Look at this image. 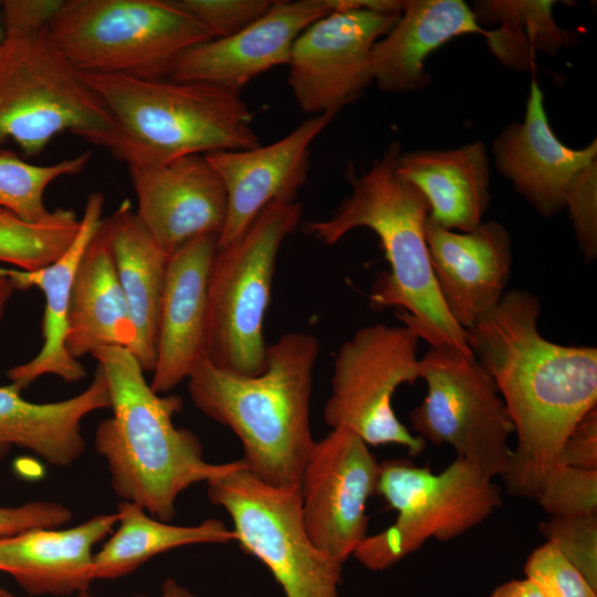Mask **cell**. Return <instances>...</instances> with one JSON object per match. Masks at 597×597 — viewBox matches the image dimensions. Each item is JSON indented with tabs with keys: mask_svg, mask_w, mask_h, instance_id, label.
Instances as JSON below:
<instances>
[{
	"mask_svg": "<svg viewBox=\"0 0 597 597\" xmlns=\"http://www.w3.org/2000/svg\"><path fill=\"white\" fill-rule=\"evenodd\" d=\"M540 315L534 294L512 290L465 329L467 344L492 377L517 437L502 478L510 493L532 499L562 467L567 438L597 402V348L544 338Z\"/></svg>",
	"mask_w": 597,
	"mask_h": 597,
	"instance_id": "obj_1",
	"label": "cell"
},
{
	"mask_svg": "<svg viewBox=\"0 0 597 597\" xmlns=\"http://www.w3.org/2000/svg\"><path fill=\"white\" fill-rule=\"evenodd\" d=\"M400 153L395 142L359 176L348 171L349 195L327 219L305 222L304 231L326 245L357 228L374 231L390 270L375 281L370 307L401 308V322L431 347L473 355L465 329L453 321L439 294L425 235L429 207L418 188L398 175Z\"/></svg>",
	"mask_w": 597,
	"mask_h": 597,
	"instance_id": "obj_2",
	"label": "cell"
},
{
	"mask_svg": "<svg viewBox=\"0 0 597 597\" xmlns=\"http://www.w3.org/2000/svg\"><path fill=\"white\" fill-rule=\"evenodd\" d=\"M318 339L289 332L268 345L265 370L254 377L216 367L205 355L188 378L195 406L230 428L247 469L277 488H301L314 447L310 426Z\"/></svg>",
	"mask_w": 597,
	"mask_h": 597,
	"instance_id": "obj_3",
	"label": "cell"
},
{
	"mask_svg": "<svg viewBox=\"0 0 597 597\" xmlns=\"http://www.w3.org/2000/svg\"><path fill=\"white\" fill-rule=\"evenodd\" d=\"M91 355L106 377L113 410L97 426L94 441L118 496L168 522L182 491L240 463L241 459L219 464L205 460L199 438L174 425L182 399L156 394L127 348L104 347Z\"/></svg>",
	"mask_w": 597,
	"mask_h": 597,
	"instance_id": "obj_4",
	"label": "cell"
},
{
	"mask_svg": "<svg viewBox=\"0 0 597 597\" xmlns=\"http://www.w3.org/2000/svg\"><path fill=\"white\" fill-rule=\"evenodd\" d=\"M119 127L112 155L127 166L260 145L240 94L219 86L124 74L84 73Z\"/></svg>",
	"mask_w": 597,
	"mask_h": 597,
	"instance_id": "obj_5",
	"label": "cell"
},
{
	"mask_svg": "<svg viewBox=\"0 0 597 597\" xmlns=\"http://www.w3.org/2000/svg\"><path fill=\"white\" fill-rule=\"evenodd\" d=\"M64 132L111 154L119 139L112 113L49 29L6 34L0 46V149L12 140L27 156H36Z\"/></svg>",
	"mask_w": 597,
	"mask_h": 597,
	"instance_id": "obj_6",
	"label": "cell"
},
{
	"mask_svg": "<svg viewBox=\"0 0 597 597\" xmlns=\"http://www.w3.org/2000/svg\"><path fill=\"white\" fill-rule=\"evenodd\" d=\"M49 32L83 73L145 80L170 78L187 50L213 39L172 0H64Z\"/></svg>",
	"mask_w": 597,
	"mask_h": 597,
	"instance_id": "obj_7",
	"label": "cell"
},
{
	"mask_svg": "<svg viewBox=\"0 0 597 597\" xmlns=\"http://www.w3.org/2000/svg\"><path fill=\"white\" fill-rule=\"evenodd\" d=\"M302 205L271 203L244 232L217 248L208 279L206 356L216 367L254 377L266 367L263 334L276 258L300 224Z\"/></svg>",
	"mask_w": 597,
	"mask_h": 597,
	"instance_id": "obj_8",
	"label": "cell"
},
{
	"mask_svg": "<svg viewBox=\"0 0 597 597\" xmlns=\"http://www.w3.org/2000/svg\"><path fill=\"white\" fill-rule=\"evenodd\" d=\"M377 494L397 516L386 530L366 536L353 553L370 570L391 567L429 538L449 541L462 535L502 503L493 479L459 457L439 473L408 460L384 461Z\"/></svg>",
	"mask_w": 597,
	"mask_h": 597,
	"instance_id": "obj_9",
	"label": "cell"
},
{
	"mask_svg": "<svg viewBox=\"0 0 597 597\" xmlns=\"http://www.w3.org/2000/svg\"><path fill=\"white\" fill-rule=\"evenodd\" d=\"M207 484L209 500L230 515L235 541L269 568L285 597H339L343 564L310 540L301 488L270 485L242 459Z\"/></svg>",
	"mask_w": 597,
	"mask_h": 597,
	"instance_id": "obj_10",
	"label": "cell"
},
{
	"mask_svg": "<svg viewBox=\"0 0 597 597\" xmlns=\"http://www.w3.org/2000/svg\"><path fill=\"white\" fill-rule=\"evenodd\" d=\"M427 395L411 415L425 441L451 446L484 475L506 471L514 426L492 377L475 358L450 347H431L419 359Z\"/></svg>",
	"mask_w": 597,
	"mask_h": 597,
	"instance_id": "obj_11",
	"label": "cell"
},
{
	"mask_svg": "<svg viewBox=\"0 0 597 597\" xmlns=\"http://www.w3.org/2000/svg\"><path fill=\"white\" fill-rule=\"evenodd\" d=\"M419 336L407 325L383 323L358 329L338 349L324 420L371 446L398 444L418 455L426 441L399 421L391 398L404 383L419 379Z\"/></svg>",
	"mask_w": 597,
	"mask_h": 597,
	"instance_id": "obj_12",
	"label": "cell"
},
{
	"mask_svg": "<svg viewBox=\"0 0 597 597\" xmlns=\"http://www.w3.org/2000/svg\"><path fill=\"white\" fill-rule=\"evenodd\" d=\"M399 15L338 9L308 25L287 63V84L300 108L311 116L338 113L360 97L373 83V46Z\"/></svg>",
	"mask_w": 597,
	"mask_h": 597,
	"instance_id": "obj_13",
	"label": "cell"
},
{
	"mask_svg": "<svg viewBox=\"0 0 597 597\" xmlns=\"http://www.w3.org/2000/svg\"><path fill=\"white\" fill-rule=\"evenodd\" d=\"M379 463L347 429L315 441L302 482V516L312 543L344 564L367 536L366 503L377 494Z\"/></svg>",
	"mask_w": 597,
	"mask_h": 597,
	"instance_id": "obj_14",
	"label": "cell"
},
{
	"mask_svg": "<svg viewBox=\"0 0 597 597\" xmlns=\"http://www.w3.org/2000/svg\"><path fill=\"white\" fill-rule=\"evenodd\" d=\"M336 115H312L283 138L265 146L205 155L220 176L228 199L217 248L239 238L266 206L296 202L308 176L311 145Z\"/></svg>",
	"mask_w": 597,
	"mask_h": 597,
	"instance_id": "obj_15",
	"label": "cell"
},
{
	"mask_svg": "<svg viewBox=\"0 0 597 597\" xmlns=\"http://www.w3.org/2000/svg\"><path fill=\"white\" fill-rule=\"evenodd\" d=\"M128 169L138 203L136 214L168 254L199 235H220L227 218V191L205 155Z\"/></svg>",
	"mask_w": 597,
	"mask_h": 597,
	"instance_id": "obj_16",
	"label": "cell"
},
{
	"mask_svg": "<svg viewBox=\"0 0 597 597\" xmlns=\"http://www.w3.org/2000/svg\"><path fill=\"white\" fill-rule=\"evenodd\" d=\"M332 11L328 0L273 1L243 30L187 50L170 80L206 83L240 94L260 74L287 65L296 38Z\"/></svg>",
	"mask_w": 597,
	"mask_h": 597,
	"instance_id": "obj_17",
	"label": "cell"
},
{
	"mask_svg": "<svg viewBox=\"0 0 597 597\" xmlns=\"http://www.w3.org/2000/svg\"><path fill=\"white\" fill-rule=\"evenodd\" d=\"M425 235L436 284L453 321L468 329L505 294L512 268V242L498 221L461 232L427 220Z\"/></svg>",
	"mask_w": 597,
	"mask_h": 597,
	"instance_id": "obj_18",
	"label": "cell"
},
{
	"mask_svg": "<svg viewBox=\"0 0 597 597\" xmlns=\"http://www.w3.org/2000/svg\"><path fill=\"white\" fill-rule=\"evenodd\" d=\"M499 171L542 216L565 209L569 185L579 170L597 160V139L584 148L563 144L552 129L544 93L533 80L523 122L506 125L492 144Z\"/></svg>",
	"mask_w": 597,
	"mask_h": 597,
	"instance_id": "obj_19",
	"label": "cell"
},
{
	"mask_svg": "<svg viewBox=\"0 0 597 597\" xmlns=\"http://www.w3.org/2000/svg\"><path fill=\"white\" fill-rule=\"evenodd\" d=\"M217 242V234H202L169 256L149 384L156 394L188 379L206 355L208 279Z\"/></svg>",
	"mask_w": 597,
	"mask_h": 597,
	"instance_id": "obj_20",
	"label": "cell"
},
{
	"mask_svg": "<svg viewBox=\"0 0 597 597\" xmlns=\"http://www.w3.org/2000/svg\"><path fill=\"white\" fill-rule=\"evenodd\" d=\"M104 203L105 197L101 191L88 195L75 240L52 264L36 271L0 268V275L9 277L15 290L38 287L45 297L43 344L39 353L7 371V377L21 390L44 375H55L65 383L86 377L83 365L66 349L67 317L74 275L83 253L100 229Z\"/></svg>",
	"mask_w": 597,
	"mask_h": 597,
	"instance_id": "obj_21",
	"label": "cell"
},
{
	"mask_svg": "<svg viewBox=\"0 0 597 597\" xmlns=\"http://www.w3.org/2000/svg\"><path fill=\"white\" fill-rule=\"evenodd\" d=\"M117 513L100 514L77 526L35 528L0 537V572L29 595L65 596L88 590L93 546L112 533Z\"/></svg>",
	"mask_w": 597,
	"mask_h": 597,
	"instance_id": "obj_22",
	"label": "cell"
},
{
	"mask_svg": "<svg viewBox=\"0 0 597 597\" xmlns=\"http://www.w3.org/2000/svg\"><path fill=\"white\" fill-rule=\"evenodd\" d=\"M486 33L462 0H404L397 22L373 46V83L387 93L423 90L431 82L425 63L433 51L457 36Z\"/></svg>",
	"mask_w": 597,
	"mask_h": 597,
	"instance_id": "obj_23",
	"label": "cell"
},
{
	"mask_svg": "<svg viewBox=\"0 0 597 597\" xmlns=\"http://www.w3.org/2000/svg\"><path fill=\"white\" fill-rule=\"evenodd\" d=\"M100 231L111 251L135 329L128 350L144 371L153 373L170 254L156 242L128 200L102 219Z\"/></svg>",
	"mask_w": 597,
	"mask_h": 597,
	"instance_id": "obj_24",
	"label": "cell"
},
{
	"mask_svg": "<svg viewBox=\"0 0 597 597\" xmlns=\"http://www.w3.org/2000/svg\"><path fill=\"white\" fill-rule=\"evenodd\" d=\"M397 172L425 197L428 221L467 232L482 222L490 195V159L482 142L400 153Z\"/></svg>",
	"mask_w": 597,
	"mask_h": 597,
	"instance_id": "obj_25",
	"label": "cell"
},
{
	"mask_svg": "<svg viewBox=\"0 0 597 597\" xmlns=\"http://www.w3.org/2000/svg\"><path fill=\"white\" fill-rule=\"evenodd\" d=\"M21 391L12 383L0 387V436L57 467L72 464L85 451L82 419L111 407L108 384L98 365L90 386L72 398L35 404L23 399Z\"/></svg>",
	"mask_w": 597,
	"mask_h": 597,
	"instance_id": "obj_26",
	"label": "cell"
},
{
	"mask_svg": "<svg viewBox=\"0 0 597 597\" xmlns=\"http://www.w3.org/2000/svg\"><path fill=\"white\" fill-rule=\"evenodd\" d=\"M135 329L114 261L100 229L76 269L70 297L66 349L78 359L104 347L129 349Z\"/></svg>",
	"mask_w": 597,
	"mask_h": 597,
	"instance_id": "obj_27",
	"label": "cell"
},
{
	"mask_svg": "<svg viewBox=\"0 0 597 597\" xmlns=\"http://www.w3.org/2000/svg\"><path fill=\"white\" fill-rule=\"evenodd\" d=\"M116 513L117 531L93 557L94 580L129 575L154 556L172 548L237 538L234 531L219 520H206L193 526L171 525L128 501L119 503Z\"/></svg>",
	"mask_w": 597,
	"mask_h": 597,
	"instance_id": "obj_28",
	"label": "cell"
},
{
	"mask_svg": "<svg viewBox=\"0 0 597 597\" xmlns=\"http://www.w3.org/2000/svg\"><path fill=\"white\" fill-rule=\"evenodd\" d=\"M555 4L552 0H486L475 2L473 12L479 24L499 25L484 36L492 54L506 67L527 71L537 53L556 55L576 42L574 32L555 22Z\"/></svg>",
	"mask_w": 597,
	"mask_h": 597,
	"instance_id": "obj_29",
	"label": "cell"
},
{
	"mask_svg": "<svg viewBox=\"0 0 597 597\" xmlns=\"http://www.w3.org/2000/svg\"><path fill=\"white\" fill-rule=\"evenodd\" d=\"M81 219L72 209L56 208L39 221H27L0 208V262L36 271L55 262L73 243Z\"/></svg>",
	"mask_w": 597,
	"mask_h": 597,
	"instance_id": "obj_30",
	"label": "cell"
},
{
	"mask_svg": "<svg viewBox=\"0 0 597 597\" xmlns=\"http://www.w3.org/2000/svg\"><path fill=\"white\" fill-rule=\"evenodd\" d=\"M86 150L51 165H34L9 149H0V208L27 221H39L50 210L44 205L48 186L63 176L80 174L91 159Z\"/></svg>",
	"mask_w": 597,
	"mask_h": 597,
	"instance_id": "obj_31",
	"label": "cell"
},
{
	"mask_svg": "<svg viewBox=\"0 0 597 597\" xmlns=\"http://www.w3.org/2000/svg\"><path fill=\"white\" fill-rule=\"evenodd\" d=\"M535 500L555 517L594 514L597 512V470L562 465L549 474Z\"/></svg>",
	"mask_w": 597,
	"mask_h": 597,
	"instance_id": "obj_32",
	"label": "cell"
},
{
	"mask_svg": "<svg viewBox=\"0 0 597 597\" xmlns=\"http://www.w3.org/2000/svg\"><path fill=\"white\" fill-rule=\"evenodd\" d=\"M540 530L597 591V513L551 516Z\"/></svg>",
	"mask_w": 597,
	"mask_h": 597,
	"instance_id": "obj_33",
	"label": "cell"
},
{
	"mask_svg": "<svg viewBox=\"0 0 597 597\" xmlns=\"http://www.w3.org/2000/svg\"><path fill=\"white\" fill-rule=\"evenodd\" d=\"M524 573L545 597H597V591L548 541L531 553Z\"/></svg>",
	"mask_w": 597,
	"mask_h": 597,
	"instance_id": "obj_34",
	"label": "cell"
},
{
	"mask_svg": "<svg viewBox=\"0 0 597 597\" xmlns=\"http://www.w3.org/2000/svg\"><path fill=\"white\" fill-rule=\"evenodd\" d=\"M200 22L213 39L232 35L264 14L271 0H172Z\"/></svg>",
	"mask_w": 597,
	"mask_h": 597,
	"instance_id": "obj_35",
	"label": "cell"
},
{
	"mask_svg": "<svg viewBox=\"0 0 597 597\" xmlns=\"http://www.w3.org/2000/svg\"><path fill=\"white\" fill-rule=\"evenodd\" d=\"M565 209L585 262H594L597 256V160L579 170L573 179Z\"/></svg>",
	"mask_w": 597,
	"mask_h": 597,
	"instance_id": "obj_36",
	"label": "cell"
},
{
	"mask_svg": "<svg viewBox=\"0 0 597 597\" xmlns=\"http://www.w3.org/2000/svg\"><path fill=\"white\" fill-rule=\"evenodd\" d=\"M72 517L71 511L55 502L34 501L19 506H0V537L35 528H59Z\"/></svg>",
	"mask_w": 597,
	"mask_h": 597,
	"instance_id": "obj_37",
	"label": "cell"
},
{
	"mask_svg": "<svg viewBox=\"0 0 597 597\" xmlns=\"http://www.w3.org/2000/svg\"><path fill=\"white\" fill-rule=\"evenodd\" d=\"M64 0H4L0 12L6 34L34 33L49 29Z\"/></svg>",
	"mask_w": 597,
	"mask_h": 597,
	"instance_id": "obj_38",
	"label": "cell"
},
{
	"mask_svg": "<svg viewBox=\"0 0 597 597\" xmlns=\"http://www.w3.org/2000/svg\"><path fill=\"white\" fill-rule=\"evenodd\" d=\"M561 465L597 470V410L589 411L567 438Z\"/></svg>",
	"mask_w": 597,
	"mask_h": 597,
	"instance_id": "obj_39",
	"label": "cell"
},
{
	"mask_svg": "<svg viewBox=\"0 0 597 597\" xmlns=\"http://www.w3.org/2000/svg\"><path fill=\"white\" fill-rule=\"evenodd\" d=\"M490 597H545L527 578L513 579L496 587Z\"/></svg>",
	"mask_w": 597,
	"mask_h": 597,
	"instance_id": "obj_40",
	"label": "cell"
},
{
	"mask_svg": "<svg viewBox=\"0 0 597 597\" xmlns=\"http://www.w3.org/2000/svg\"><path fill=\"white\" fill-rule=\"evenodd\" d=\"M135 597H148V596H135ZM158 597H196L186 587L180 585L172 578H167L161 585V591Z\"/></svg>",
	"mask_w": 597,
	"mask_h": 597,
	"instance_id": "obj_41",
	"label": "cell"
},
{
	"mask_svg": "<svg viewBox=\"0 0 597 597\" xmlns=\"http://www.w3.org/2000/svg\"><path fill=\"white\" fill-rule=\"evenodd\" d=\"M15 291L9 277L0 275V322L4 315L7 305Z\"/></svg>",
	"mask_w": 597,
	"mask_h": 597,
	"instance_id": "obj_42",
	"label": "cell"
},
{
	"mask_svg": "<svg viewBox=\"0 0 597 597\" xmlns=\"http://www.w3.org/2000/svg\"><path fill=\"white\" fill-rule=\"evenodd\" d=\"M0 597H18V596L0 587ZM76 597H94V596L90 595L87 590H84V591H80Z\"/></svg>",
	"mask_w": 597,
	"mask_h": 597,
	"instance_id": "obj_43",
	"label": "cell"
},
{
	"mask_svg": "<svg viewBox=\"0 0 597 597\" xmlns=\"http://www.w3.org/2000/svg\"><path fill=\"white\" fill-rule=\"evenodd\" d=\"M10 446H11V444H9V443L0 436V455H3V454L8 451V449H9Z\"/></svg>",
	"mask_w": 597,
	"mask_h": 597,
	"instance_id": "obj_44",
	"label": "cell"
},
{
	"mask_svg": "<svg viewBox=\"0 0 597 597\" xmlns=\"http://www.w3.org/2000/svg\"><path fill=\"white\" fill-rule=\"evenodd\" d=\"M4 40H6V31H4L2 18H1V14H0V46L3 44Z\"/></svg>",
	"mask_w": 597,
	"mask_h": 597,
	"instance_id": "obj_45",
	"label": "cell"
}]
</instances>
